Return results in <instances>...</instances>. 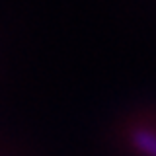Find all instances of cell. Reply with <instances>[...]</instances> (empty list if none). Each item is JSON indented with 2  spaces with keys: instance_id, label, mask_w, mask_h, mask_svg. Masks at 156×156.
Wrapping results in <instances>:
<instances>
[{
  "instance_id": "obj_1",
  "label": "cell",
  "mask_w": 156,
  "mask_h": 156,
  "mask_svg": "<svg viewBox=\"0 0 156 156\" xmlns=\"http://www.w3.org/2000/svg\"><path fill=\"white\" fill-rule=\"evenodd\" d=\"M131 143L146 156H156V133L148 129H135L131 133Z\"/></svg>"
}]
</instances>
